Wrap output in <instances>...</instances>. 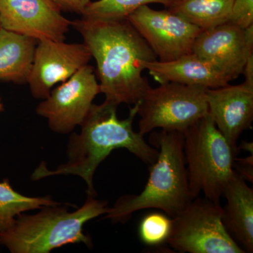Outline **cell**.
Masks as SVG:
<instances>
[{
    "instance_id": "1",
    "label": "cell",
    "mask_w": 253,
    "mask_h": 253,
    "mask_svg": "<svg viewBox=\"0 0 253 253\" xmlns=\"http://www.w3.org/2000/svg\"><path fill=\"white\" fill-rule=\"evenodd\" d=\"M71 26L81 33L96 60L100 91L106 101L118 106L140 101L151 87L142 75L145 63L158 58L127 18H82Z\"/></svg>"
},
{
    "instance_id": "2",
    "label": "cell",
    "mask_w": 253,
    "mask_h": 253,
    "mask_svg": "<svg viewBox=\"0 0 253 253\" xmlns=\"http://www.w3.org/2000/svg\"><path fill=\"white\" fill-rule=\"evenodd\" d=\"M139 102L130 108L129 116L124 120L118 119V105L106 100L100 105L92 104L81 125V134H73L71 137L68 162L53 171L49 170L42 163L32 178L38 180L59 174H76L85 181L88 196L94 197L95 171L113 150L124 148L143 162L153 164L157 159L158 150L144 140V135L133 129Z\"/></svg>"
},
{
    "instance_id": "3",
    "label": "cell",
    "mask_w": 253,
    "mask_h": 253,
    "mask_svg": "<svg viewBox=\"0 0 253 253\" xmlns=\"http://www.w3.org/2000/svg\"><path fill=\"white\" fill-rule=\"evenodd\" d=\"M151 141L157 146V159L150 168L144 190L138 195H128L108 208L106 217L126 221L136 211L161 210L171 218L176 217L195 199L190 191L184 158V134L161 130L152 133Z\"/></svg>"
},
{
    "instance_id": "4",
    "label": "cell",
    "mask_w": 253,
    "mask_h": 253,
    "mask_svg": "<svg viewBox=\"0 0 253 253\" xmlns=\"http://www.w3.org/2000/svg\"><path fill=\"white\" fill-rule=\"evenodd\" d=\"M107 211L106 202L89 196L83 207L73 212L47 206L34 215L14 219L0 229V244L13 253H48L65 245H89V238L83 234V225Z\"/></svg>"
},
{
    "instance_id": "5",
    "label": "cell",
    "mask_w": 253,
    "mask_h": 253,
    "mask_svg": "<svg viewBox=\"0 0 253 253\" xmlns=\"http://www.w3.org/2000/svg\"><path fill=\"white\" fill-rule=\"evenodd\" d=\"M183 134L191 195L196 198L203 193L206 199L220 202L226 186L235 172L236 154L209 113Z\"/></svg>"
},
{
    "instance_id": "6",
    "label": "cell",
    "mask_w": 253,
    "mask_h": 253,
    "mask_svg": "<svg viewBox=\"0 0 253 253\" xmlns=\"http://www.w3.org/2000/svg\"><path fill=\"white\" fill-rule=\"evenodd\" d=\"M207 89L172 82L151 86L139 102V132L144 136L159 128L184 133L208 114Z\"/></svg>"
},
{
    "instance_id": "7",
    "label": "cell",
    "mask_w": 253,
    "mask_h": 253,
    "mask_svg": "<svg viewBox=\"0 0 253 253\" xmlns=\"http://www.w3.org/2000/svg\"><path fill=\"white\" fill-rule=\"evenodd\" d=\"M219 203L195 198L176 217L167 243L179 253H245L223 222Z\"/></svg>"
},
{
    "instance_id": "8",
    "label": "cell",
    "mask_w": 253,
    "mask_h": 253,
    "mask_svg": "<svg viewBox=\"0 0 253 253\" xmlns=\"http://www.w3.org/2000/svg\"><path fill=\"white\" fill-rule=\"evenodd\" d=\"M126 18L163 62L192 52L203 31L168 9L155 10L149 5L138 8Z\"/></svg>"
},
{
    "instance_id": "9",
    "label": "cell",
    "mask_w": 253,
    "mask_h": 253,
    "mask_svg": "<svg viewBox=\"0 0 253 253\" xmlns=\"http://www.w3.org/2000/svg\"><path fill=\"white\" fill-rule=\"evenodd\" d=\"M99 93L94 68L87 64L51 90L37 107V113L48 120L53 131L66 134L81 126Z\"/></svg>"
},
{
    "instance_id": "10",
    "label": "cell",
    "mask_w": 253,
    "mask_h": 253,
    "mask_svg": "<svg viewBox=\"0 0 253 253\" xmlns=\"http://www.w3.org/2000/svg\"><path fill=\"white\" fill-rule=\"evenodd\" d=\"M38 42L28 83L35 98L45 99L55 84L67 81L87 65L91 55L84 43Z\"/></svg>"
},
{
    "instance_id": "11",
    "label": "cell",
    "mask_w": 253,
    "mask_h": 253,
    "mask_svg": "<svg viewBox=\"0 0 253 253\" xmlns=\"http://www.w3.org/2000/svg\"><path fill=\"white\" fill-rule=\"evenodd\" d=\"M53 0H0L1 27L36 41H63L72 22Z\"/></svg>"
},
{
    "instance_id": "12",
    "label": "cell",
    "mask_w": 253,
    "mask_h": 253,
    "mask_svg": "<svg viewBox=\"0 0 253 253\" xmlns=\"http://www.w3.org/2000/svg\"><path fill=\"white\" fill-rule=\"evenodd\" d=\"M192 52L207 60L231 81L242 75L253 54V26L246 29L226 22L200 33Z\"/></svg>"
},
{
    "instance_id": "13",
    "label": "cell",
    "mask_w": 253,
    "mask_h": 253,
    "mask_svg": "<svg viewBox=\"0 0 253 253\" xmlns=\"http://www.w3.org/2000/svg\"><path fill=\"white\" fill-rule=\"evenodd\" d=\"M208 113L236 155L238 139L253 121V86L243 83L208 89Z\"/></svg>"
},
{
    "instance_id": "14",
    "label": "cell",
    "mask_w": 253,
    "mask_h": 253,
    "mask_svg": "<svg viewBox=\"0 0 253 253\" xmlns=\"http://www.w3.org/2000/svg\"><path fill=\"white\" fill-rule=\"evenodd\" d=\"M144 68L159 84L172 82L215 89L231 81L212 63L193 52L166 62L158 60L146 62Z\"/></svg>"
},
{
    "instance_id": "15",
    "label": "cell",
    "mask_w": 253,
    "mask_h": 253,
    "mask_svg": "<svg viewBox=\"0 0 253 253\" xmlns=\"http://www.w3.org/2000/svg\"><path fill=\"white\" fill-rule=\"evenodd\" d=\"M223 222L245 253L253 252V190L236 172L224 190Z\"/></svg>"
},
{
    "instance_id": "16",
    "label": "cell",
    "mask_w": 253,
    "mask_h": 253,
    "mask_svg": "<svg viewBox=\"0 0 253 253\" xmlns=\"http://www.w3.org/2000/svg\"><path fill=\"white\" fill-rule=\"evenodd\" d=\"M36 41L31 37L0 28V81L28 83Z\"/></svg>"
},
{
    "instance_id": "17",
    "label": "cell",
    "mask_w": 253,
    "mask_h": 253,
    "mask_svg": "<svg viewBox=\"0 0 253 253\" xmlns=\"http://www.w3.org/2000/svg\"><path fill=\"white\" fill-rule=\"evenodd\" d=\"M234 0H173L167 8L203 31L229 22Z\"/></svg>"
},
{
    "instance_id": "18",
    "label": "cell",
    "mask_w": 253,
    "mask_h": 253,
    "mask_svg": "<svg viewBox=\"0 0 253 253\" xmlns=\"http://www.w3.org/2000/svg\"><path fill=\"white\" fill-rule=\"evenodd\" d=\"M57 203L48 198L23 196L10 186L7 180L0 182V229L9 225L16 215L42 206H54Z\"/></svg>"
},
{
    "instance_id": "19",
    "label": "cell",
    "mask_w": 253,
    "mask_h": 253,
    "mask_svg": "<svg viewBox=\"0 0 253 253\" xmlns=\"http://www.w3.org/2000/svg\"><path fill=\"white\" fill-rule=\"evenodd\" d=\"M172 1L173 0H98L91 1L82 16L87 19H124L144 5L161 4L168 8Z\"/></svg>"
},
{
    "instance_id": "20",
    "label": "cell",
    "mask_w": 253,
    "mask_h": 253,
    "mask_svg": "<svg viewBox=\"0 0 253 253\" xmlns=\"http://www.w3.org/2000/svg\"><path fill=\"white\" fill-rule=\"evenodd\" d=\"M173 219L167 214L151 212L141 219L139 236L145 245L157 246L167 242L172 231Z\"/></svg>"
},
{
    "instance_id": "21",
    "label": "cell",
    "mask_w": 253,
    "mask_h": 253,
    "mask_svg": "<svg viewBox=\"0 0 253 253\" xmlns=\"http://www.w3.org/2000/svg\"><path fill=\"white\" fill-rule=\"evenodd\" d=\"M229 22L246 29L253 26V0H234Z\"/></svg>"
},
{
    "instance_id": "22",
    "label": "cell",
    "mask_w": 253,
    "mask_h": 253,
    "mask_svg": "<svg viewBox=\"0 0 253 253\" xmlns=\"http://www.w3.org/2000/svg\"><path fill=\"white\" fill-rule=\"evenodd\" d=\"M61 10L83 14L91 0H53Z\"/></svg>"
},
{
    "instance_id": "23",
    "label": "cell",
    "mask_w": 253,
    "mask_h": 253,
    "mask_svg": "<svg viewBox=\"0 0 253 253\" xmlns=\"http://www.w3.org/2000/svg\"><path fill=\"white\" fill-rule=\"evenodd\" d=\"M234 168L237 170L235 172L245 180L253 182V154L247 158H234Z\"/></svg>"
},
{
    "instance_id": "24",
    "label": "cell",
    "mask_w": 253,
    "mask_h": 253,
    "mask_svg": "<svg viewBox=\"0 0 253 253\" xmlns=\"http://www.w3.org/2000/svg\"><path fill=\"white\" fill-rule=\"evenodd\" d=\"M242 74L245 77L244 83L253 86V54L251 55L246 61Z\"/></svg>"
},
{
    "instance_id": "25",
    "label": "cell",
    "mask_w": 253,
    "mask_h": 253,
    "mask_svg": "<svg viewBox=\"0 0 253 253\" xmlns=\"http://www.w3.org/2000/svg\"><path fill=\"white\" fill-rule=\"evenodd\" d=\"M241 147L243 149L249 151V152H251L253 154V143L244 142L243 141L241 144Z\"/></svg>"
},
{
    "instance_id": "26",
    "label": "cell",
    "mask_w": 253,
    "mask_h": 253,
    "mask_svg": "<svg viewBox=\"0 0 253 253\" xmlns=\"http://www.w3.org/2000/svg\"><path fill=\"white\" fill-rule=\"evenodd\" d=\"M3 110V105L1 104V100H0V112Z\"/></svg>"
},
{
    "instance_id": "27",
    "label": "cell",
    "mask_w": 253,
    "mask_h": 253,
    "mask_svg": "<svg viewBox=\"0 0 253 253\" xmlns=\"http://www.w3.org/2000/svg\"><path fill=\"white\" fill-rule=\"evenodd\" d=\"M0 28H1V22H0Z\"/></svg>"
}]
</instances>
